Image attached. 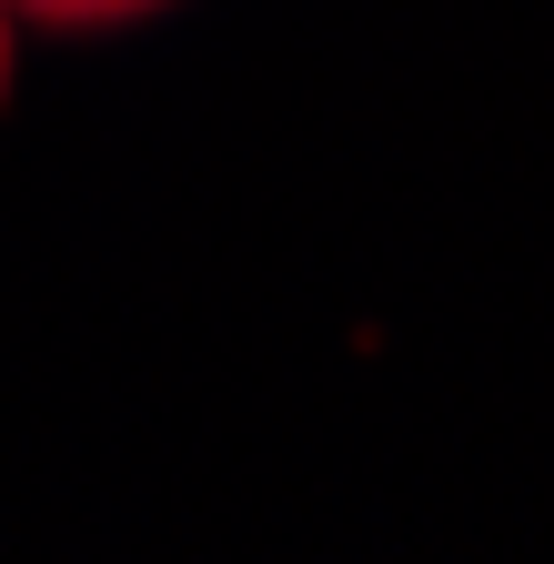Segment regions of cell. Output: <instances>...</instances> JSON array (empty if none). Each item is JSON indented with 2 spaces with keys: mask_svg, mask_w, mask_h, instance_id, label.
<instances>
[{
  "mask_svg": "<svg viewBox=\"0 0 554 564\" xmlns=\"http://www.w3.org/2000/svg\"><path fill=\"white\" fill-rule=\"evenodd\" d=\"M0 11H21V21H41V31H101V21L162 11V0H0Z\"/></svg>",
  "mask_w": 554,
  "mask_h": 564,
  "instance_id": "6da1fadb",
  "label": "cell"
},
{
  "mask_svg": "<svg viewBox=\"0 0 554 564\" xmlns=\"http://www.w3.org/2000/svg\"><path fill=\"white\" fill-rule=\"evenodd\" d=\"M0 101H11V41H0Z\"/></svg>",
  "mask_w": 554,
  "mask_h": 564,
  "instance_id": "7a4b0ae2",
  "label": "cell"
}]
</instances>
